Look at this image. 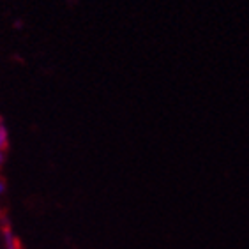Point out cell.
Masks as SVG:
<instances>
[{
    "mask_svg": "<svg viewBox=\"0 0 249 249\" xmlns=\"http://www.w3.org/2000/svg\"><path fill=\"white\" fill-rule=\"evenodd\" d=\"M4 191H5V182L2 180V178H0V196L4 195Z\"/></svg>",
    "mask_w": 249,
    "mask_h": 249,
    "instance_id": "cell-3",
    "label": "cell"
},
{
    "mask_svg": "<svg viewBox=\"0 0 249 249\" xmlns=\"http://www.w3.org/2000/svg\"><path fill=\"white\" fill-rule=\"evenodd\" d=\"M4 242H5V249H23L21 244H19L18 237L9 228H4Z\"/></svg>",
    "mask_w": 249,
    "mask_h": 249,
    "instance_id": "cell-1",
    "label": "cell"
},
{
    "mask_svg": "<svg viewBox=\"0 0 249 249\" xmlns=\"http://www.w3.org/2000/svg\"><path fill=\"white\" fill-rule=\"evenodd\" d=\"M4 159H5V156H4V150H0V166L4 164Z\"/></svg>",
    "mask_w": 249,
    "mask_h": 249,
    "instance_id": "cell-4",
    "label": "cell"
},
{
    "mask_svg": "<svg viewBox=\"0 0 249 249\" xmlns=\"http://www.w3.org/2000/svg\"><path fill=\"white\" fill-rule=\"evenodd\" d=\"M9 145V134H7V129H5L4 122L0 119V150H5Z\"/></svg>",
    "mask_w": 249,
    "mask_h": 249,
    "instance_id": "cell-2",
    "label": "cell"
}]
</instances>
